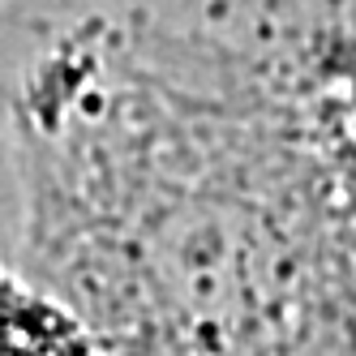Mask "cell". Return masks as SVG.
<instances>
[{"instance_id": "cell-1", "label": "cell", "mask_w": 356, "mask_h": 356, "mask_svg": "<svg viewBox=\"0 0 356 356\" xmlns=\"http://www.w3.org/2000/svg\"><path fill=\"white\" fill-rule=\"evenodd\" d=\"M0 356H86L78 330L0 275Z\"/></svg>"}]
</instances>
